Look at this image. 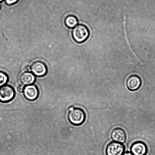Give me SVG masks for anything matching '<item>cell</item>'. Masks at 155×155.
I'll return each mask as SVG.
<instances>
[{
    "mask_svg": "<svg viewBox=\"0 0 155 155\" xmlns=\"http://www.w3.org/2000/svg\"><path fill=\"white\" fill-rule=\"evenodd\" d=\"M130 149L134 155H146L148 151L146 145L142 142H135L131 146Z\"/></svg>",
    "mask_w": 155,
    "mask_h": 155,
    "instance_id": "9c48e42d",
    "label": "cell"
},
{
    "mask_svg": "<svg viewBox=\"0 0 155 155\" xmlns=\"http://www.w3.org/2000/svg\"><path fill=\"white\" fill-rule=\"evenodd\" d=\"M8 81L7 74L2 71H0V87L5 86Z\"/></svg>",
    "mask_w": 155,
    "mask_h": 155,
    "instance_id": "7c38bea8",
    "label": "cell"
},
{
    "mask_svg": "<svg viewBox=\"0 0 155 155\" xmlns=\"http://www.w3.org/2000/svg\"><path fill=\"white\" fill-rule=\"evenodd\" d=\"M124 151V147L122 143L116 142L109 143L106 148L107 155H122Z\"/></svg>",
    "mask_w": 155,
    "mask_h": 155,
    "instance_id": "277c9868",
    "label": "cell"
},
{
    "mask_svg": "<svg viewBox=\"0 0 155 155\" xmlns=\"http://www.w3.org/2000/svg\"><path fill=\"white\" fill-rule=\"evenodd\" d=\"M15 94L14 89L12 86L5 85L0 87V102L5 103L11 101Z\"/></svg>",
    "mask_w": 155,
    "mask_h": 155,
    "instance_id": "3957f363",
    "label": "cell"
},
{
    "mask_svg": "<svg viewBox=\"0 0 155 155\" xmlns=\"http://www.w3.org/2000/svg\"><path fill=\"white\" fill-rule=\"evenodd\" d=\"M24 88H25V86H24V85L22 84L19 85L18 87V90L19 91V92H23L24 91Z\"/></svg>",
    "mask_w": 155,
    "mask_h": 155,
    "instance_id": "5bb4252c",
    "label": "cell"
},
{
    "mask_svg": "<svg viewBox=\"0 0 155 155\" xmlns=\"http://www.w3.org/2000/svg\"><path fill=\"white\" fill-rule=\"evenodd\" d=\"M64 23L67 27L70 28H74L78 24V20L74 15H69L65 18Z\"/></svg>",
    "mask_w": 155,
    "mask_h": 155,
    "instance_id": "8fae6325",
    "label": "cell"
},
{
    "mask_svg": "<svg viewBox=\"0 0 155 155\" xmlns=\"http://www.w3.org/2000/svg\"><path fill=\"white\" fill-rule=\"evenodd\" d=\"M3 0H0V2H1Z\"/></svg>",
    "mask_w": 155,
    "mask_h": 155,
    "instance_id": "ac0fdd59",
    "label": "cell"
},
{
    "mask_svg": "<svg viewBox=\"0 0 155 155\" xmlns=\"http://www.w3.org/2000/svg\"><path fill=\"white\" fill-rule=\"evenodd\" d=\"M1 3H0V9H1Z\"/></svg>",
    "mask_w": 155,
    "mask_h": 155,
    "instance_id": "e0dca14e",
    "label": "cell"
},
{
    "mask_svg": "<svg viewBox=\"0 0 155 155\" xmlns=\"http://www.w3.org/2000/svg\"><path fill=\"white\" fill-rule=\"evenodd\" d=\"M86 117V114L83 109L73 107H71L69 109L68 118L69 122L73 125H81L84 122Z\"/></svg>",
    "mask_w": 155,
    "mask_h": 155,
    "instance_id": "6da1fadb",
    "label": "cell"
},
{
    "mask_svg": "<svg viewBox=\"0 0 155 155\" xmlns=\"http://www.w3.org/2000/svg\"><path fill=\"white\" fill-rule=\"evenodd\" d=\"M126 84L129 90L131 91H136L140 88L142 84V80L139 76L131 75L127 79Z\"/></svg>",
    "mask_w": 155,
    "mask_h": 155,
    "instance_id": "52a82bcc",
    "label": "cell"
},
{
    "mask_svg": "<svg viewBox=\"0 0 155 155\" xmlns=\"http://www.w3.org/2000/svg\"><path fill=\"white\" fill-rule=\"evenodd\" d=\"M72 36L74 40L81 43L86 41L89 36V31L86 26L78 24L74 27L72 30Z\"/></svg>",
    "mask_w": 155,
    "mask_h": 155,
    "instance_id": "7a4b0ae2",
    "label": "cell"
},
{
    "mask_svg": "<svg viewBox=\"0 0 155 155\" xmlns=\"http://www.w3.org/2000/svg\"><path fill=\"white\" fill-rule=\"evenodd\" d=\"M20 80L24 86H28L34 83L35 80V77L32 72H24L21 74Z\"/></svg>",
    "mask_w": 155,
    "mask_h": 155,
    "instance_id": "30bf717a",
    "label": "cell"
},
{
    "mask_svg": "<svg viewBox=\"0 0 155 155\" xmlns=\"http://www.w3.org/2000/svg\"><path fill=\"white\" fill-rule=\"evenodd\" d=\"M24 70L25 71V72H30L31 71V67L29 65H26L24 67Z\"/></svg>",
    "mask_w": 155,
    "mask_h": 155,
    "instance_id": "9a60e30c",
    "label": "cell"
},
{
    "mask_svg": "<svg viewBox=\"0 0 155 155\" xmlns=\"http://www.w3.org/2000/svg\"><path fill=\"white\" fill-rule=\"evenodd\" d=\"M31 71L34 75L37 76H43L46 74L47 68L45 63L40 61H37L32 64Z\"/></svg>",
    "mask_w": 155,
    "mask_h": 155,
    "instance_id": "5b68a950",
    "label": "cell"
},
{
    "mask_svg": "<svg viewBox=\"0 0 155 155\" xmlns=\"http://www.w3.org/2000/svg\"><path fill=\"white\" fill-rule=\"evenodd\" d=\"M122 155H134L132 153H124Z\"/></svg>",
    "mask_w": 155,
    "mask_h": 155,
    "instance_id": "2e32d148",
    "label": "cell"
},
{
    "mask_svg": "<svg viewBox=\"0 0 155 155\" xmlns=\"http://www.w3.org/2000/svg\"><path fill=\"white\" fill-rule=\"evenodd\" d=\"M18 0H5L6 2L8 5L13 4L17 2Z\"/></svg>",
    "mask_w": 155,
    "mask_h": 155,
    "instance_id": "4fadbf2b",
    "label": "cell"
},
{
    "mask_svg": "<svg viewBox=\"0 0 155 155\" xmlns=\"http://www.w3.org/2000/svg\"><path fill=\"white\" fill-rule=\"evenodd\" d=\"M111 137L114 142L123 143L125 142L127 135L122 129L116 128L114 129L111 133Z\"/></svg>",
    "mask_w": 155,
    "mask_h": 155,
    "instance_id": "ba28073f",
    "label": "cell"
},
{
    "mask_svg": "<svg viewBox=\"0 0 155 155\" xmlns=\"http://www.w3.org/2000/svg\"><path fill=\"white\" fill-rule=\"evenodd\" d=\"M23 93L27 99L32 101L36 99L38 96L39 90L37 86L32 84L25 86Z\"/></svg>",
    "mask_w": 155,
    "mask_h": 155,
    "instance_id": "8992f818",
    "label": "cell"
}]
</instances>
